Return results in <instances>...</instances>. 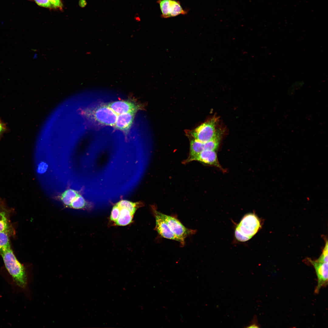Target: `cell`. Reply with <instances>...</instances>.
I'll return each mask as SVG.
<instances>
[{"mask_svg": "<svg viewBox=\"0 0 328 328\" xmlns=\"http://www.w3.org/2000/svg\"><path fill=\"white\" fill-rule=\"evenodd\" d=\"M193 160L213 166L224 171L219 162L217 153L215 151L204 150L194 158L192 161Z\"/></svg>", "mask_w": 328, "mask_h": 328, "instance_id": "30bf717a", "label": "cell"}, {"mask_svg": "<svg viewBox=\"0 0 328 328\" xmlns=\"http://www.w3.org/2000/svg\"><path fill=\"white\" fill-rule=\"evenodd\" d=\"M47 168V165L44 162H42L39 165L38 171L40 173H43L45 172Z\"/></svg>", "mask_w": 328, "mask_h": 328, "instance_id": "cb8c5ba5", "label": "cell"}, {"mask_svg": "<svg viewBox=\"0 0 328 328\" xmlns=\"http://www.w3.org/2000/svg\"><path fill=\"white\" fill-rule=\"evenodd\" d=\"M37 54H35V55H34V57H33V58H34V59H36V58L37 57Z\"/></svg>", "mask_w": 328, "mask_h": 328, "instance_id": "484cf974", "label": "cell"}, {"mask_svg": "<svg viewBox=\"0 0 328 328\" xmlns=\"http://www.w3.org/2000/svg\"><path fill=\"white\" fill-rule=\"evenodd\" d=\"M142 204L140 202L133 203L127 200H122L116 205L120 208H125L128 209L134 215L137 209L141 207Z\"/></svg>", "mask_w": 328, "mask_h": 328, "instance_id": "9a60e30c", "label": "cell"}, {"mask_svg": "<svg viewBox=\"0 0 328 328\" xmlns=\"http://www.w3.org/2000/svg\"><path fill=\"white\" fill-rule=\"evenodd\" d=\"M87 124L92 125L97 122L102 125L114 126L118 115L106 104L98 106H89L80 108L77 111Z\"/></svg>", "mask_w": 328, "mask_h": 328, "instance_id": "6da1fadb", "label": "cell"}, {"mask_svg": "<svg viewBox=\"0 0 328 328\" xmlns=\"http://www.w3.org/2000/svg\"><path fill=\"white\" fill-rule=\"evenodd\" d=\"M133 215L128 209L120 208L119 216L115 222V224L118 226L127 225L132 222Z\"/></svg>", "mask_w": 328, "mask_h": 328, "instance_id": "4fadbf2b", "label": "cell"}, {"mask_svg": "<svg viewBox=\"0 0 328 328\" xmlns=\"http://www.w3.org/2000/svg\"><path fill=\"white\" fill-rule=\"evenodd\" d=\"M155 219L154 230L163 238L179 242L178 238L172 231L166 222L156 214H153Z\"/></svg>", "mask_w": 328, "mask_h": 328, "instance_id": "9c48e42d", "label": "cell"}, {"mask_svg": "<svg viewBox=\"0 0 328 328\" xmlns=\"http://www.w3.org/2000/svg\"><path fill=\"white\" fill-rule=\"evenodd\" d=\"M12 209L7 206L3 200L0 204V232L14 236L15 231L10 220Z\"/></svg>", "mask_w": 328, "mask_h": 328, "instance_id": "52a82bcc", "label": "cell"}, {"mask_svg": "<svg viewBox=\"0 0 328 328\" xmlns=\"http://www.w3.org/2000/svg\"><path fill=\"white\" fill-rule=\"evenodd\" d=\"M53 7L61 9L62 7V4L60 0H49Z\"/></svg>", "mask_w": 328, "mask_h": 328, "instance_id": "603a6c76", "label": "cell"}, {"mask_svg": "<svg viewBox=\"0 0 328 328\" xmlns=\"http://www.w3.org/2000/svg\"><path fill=\"white\" fill-rule=\"evenodd\" d=\"M159 4L162 17H170V0H159Z\"/></svg>", "mask_w": 328, "mask_h": 328, "instance_id": "e0dca14e", "label": "cell"}, {"mask_svg": "<svg viewBox=\"0 0 328 328\" xmlns=\"http://www.w3.org/2000/svg\"><path fill=\"white\" fill-rule=\"evenodd\" d=\"M259 219L255 214L245 215L235 228L236 239L241 242L247 241L252 238L261 228Z\"/></svg>", "mask_w": 328, "mask_h": 328, "instance_id": "3957f363", "label": "cell"}, {"mask_svg": "<svg viewBox=\"0 0 328 328\" xmlns=\"http://www.w3.org/2000/svg\"><path fill=\"white\" fill-rule=\"evenodd\" d=\"M135 113H126L118 114L114 126L120 131L128 132L132 125Z\"/></svg>", "mask_w": 328, "mask_h": 328, "instance_id": "8fae6325", "label": "cell"}, {"mask_svg": "<svg viewBox=\"0 0 328 328\" xmlns=\"http://www.w3.org/2000/svg\"><path fill=\"white\" fill-rule=\"evenodd\" d=\"M86 205L85 200L79 194L73 200L70 207L75 209H80L84 207Z\"/></svg>", "mask_w": 328, "mask_h": 328, "instance_id": "d6986e66", "label": "cell"}, {"mask_svg": "<svg viewBox=\"0 0 328 328\" xmlns=\"http://www.w3.org/2000/svg\"><path fill=\"white\" fill-rule=\"evenodd\" d=\"M5 266L16 284L25 289L28 284L27 273L24 265L16 258L11 247L4 250L0 254Z\"/></svg>", "mask_w": 328, "mask_h": 328, "instance_id": "7a4b0ae2", "label": "cell"}, {"mask_svg": "<svg viewBox=\"0 0 328 328\" xmlns=\"http://www.w3.org/2000/svg\"><path fill=\"white\" fill-rule=\"evenodd\" d=\"M79 194L77 191L74 190H67L62 194L61 199L65 205L70 206L73 200Z\"/></svg>", "mask_w": 328, "mask_h": 328, "instance_id": "5bb4252c", "label": "cell"}, {"mask_svg": "<svg viewBox=\"0 0 328 328\" xmlns=\"http://www.w3.org/2000/svg\"><path fill=\"white\" fill-rule=\"evenodd\" d=\"M186 13L182 9L179 2L174 0H170V17L180 14L184 15Z\"/></svg>", "mask_w": 328, "mask_h": 328, "instance_id": "2e32d148", "label": "cell"}, {"mask_svg": "<svg viewBox=\"0 0 328 328\" xmlns=\"http://www.w3.org/2000/svg\"><path fill=\"white\" fill-rule=\"evenodd\" d=\"M308 260L313 266L317 276L318 284L315 292L317 294L322 287L326 286L328 284V250L323 249L317 259Z\"/></svg>", "mask_w": 328, "mask_h": 328, "instance_id": "5b68a950", "label": "cell"}, {"mask_svg": "<svg viewBox=\"0 0 328 328\" xmlns=\"http://www.w3.org/2000/svg\"><path fill=\"white\" fill-rule=\"evenodd\" d=\"M120 213V208L116 204L112 208L110 217L111 220L115 222L119 216Z\"/></svg>", "mask_w": 328, "mask_h": 328, "instance_id": "ffe728a7", "label": "cell"}, {"mask_svg": "<svg viewBox=\"0 0 328 328\" xmlns=\"http://www.w3.org/2000/svg\"><path fill=\"white\" fill-rule=\"evenodd\" d=\"M118 115L126 113H135L141 109V106L128 100H119L106 104Z\"/></svg>", "mask_w": 328, "mask_h": 328, "instance_id": "ba28073f", "label": "cell"}, {"mask_svg": "<svg viewBox=\"0 0 328 328\" xmlns=\"http://www.w3.org/2000/svg\"><path fill=\"white\" fill-rule=\"evenodd\" d=\"M10 237L6 233L0 232V254L4 250L11 247Z\"/></svg>", "mask_w": 328, "mask_h": 328, "instance_id": "ac0fdd59", "label": "cell"}, {"mask_svg": "<svg viewBox=\"0 0 328 328\" xmlns=\"http://www.w3.org/2000/svg\"><path fill=\"white\" fill-rule=\"evenodd\" d=\"M8 131V128L6 124L0 118V140L4 134Z\"/></svg>", "mask_w": 328, "mask_h": 328, "instance_id": "7402d4cb", "label": "cell"}, {"mask_svg": "<svg viewBox=\"0 0 328 328\" xmlns=\"http://www.w3.org/2000/svg\"><path fill=\"white\" fill-rule=\"evenodd\" d=\"M256 318H254L251 323L247 327L248 328H257L259 327L258 325L255 322Z\"/></svg>", "mask_w": 328, "mask_h": 328, "instance_id": "d4e9b609", "label": "cell"}, {"mask_svg": "<svg viewBox=\"0 0 328 328\" xmlns=\"http://www.w3.org/2000/svg\"><path fill=\"white\" fill-rule=\"evenodd\" d=\"M217 122V118L214 117L195 129L189 131L188 134L193 139L200 142H207L214 138L217 134L216 126Z\"/></svg>", "mask_w": 328, "mask_h": 328, "instance_id": "8992f818", "label": "cell"}, {"mask_svg": "<svg viewBox=\"0 0 328 328\" xmlns=\"http://www.w3.org/2000/svg\"><path fill=\"white\" fill-rule=\"evenodd\" d=\"M152 210L153 214H156L166 222L171 230L179 239L182 247L184 246L185 240L187 237L196 233V230L186 227L176 217L162 213L158 211L154 206L152 207Z\"/></svg>", "mask_w": 328, "mask_h": 328, "instance_id": "277c9868", "label": "cell"}, {"mask_svg": "<svg viewBox=\"0 0 328 328\" xmlns=\"http://www.w3.org/2000/svg\"><path fill=\"white\" fill-rule=\"evenodd\" d=\"M3 200H2V198H1L0 197V203H2V201H3Z\"/></svg>", "mask_w": 328, "mask_h": 328, "instance_id": "4316f807", "label": "cell"}, {"mask_svg": "<svg viewBox=\"0 0 328 328\" xmlns=\"http://www.w3.org/2000/svg\"><path fill=\"white\" fill-rule=\"evenodd\" d=\"M39 5L43 7L52 8L53 7L49 0H34Z\"/></svg>", "mask_w": 328, "mask_h": 328, "instance_id": "44dd1931", "label": "cell"}, {"mask_svg": "<svg viewBox=\"0 0 328 328\" xmlns=\"http://www.w3.org/2000/svg\"><path fill=\"white\" fill-rule=\"evenodd\" d=\"M203 142L193 139L190 142V155L187 162L192 161V159L204 151Z\"/></svg>", "mask_w": 328, "mask_h": 328, "instance_id": "7c38bea8", "label": "cell"}]
</instances>
